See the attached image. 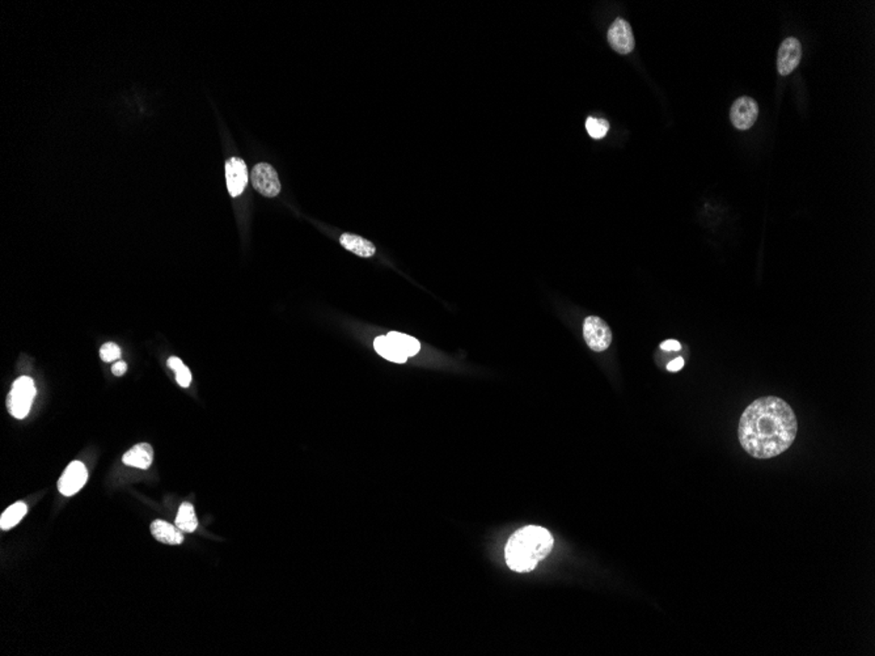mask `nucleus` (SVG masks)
<instances>
[{"label": "nucleus", "mask_w": 875, "mask_h": 656, "mask_svg": "<svg viewBox=\"0 0 875 656\" xmlns=\"http://www.w3.org/2000/svg\"><path fill=\"white\" fill-rule=\"evenodd\" d=\"M340 243L346 250L352 252L358 257L368 258L377 253V248L374 244L366 240L365 237H361L353 233H343L340 237Z\"/></svg>", "instance_id": "ddd939ff"}, {"label": "nucleus", "mask_w": 875, "mask_h": 656, "mask_svg": "<svg viewBox=\"0 0 875 656\" xmlns=\"http://www.w3.org/2000/svg\"><path fill=\"white\" fill-rule=\"evenodd\" d=\"M181 365H183V361H181L180 358H177V356H170V359H168V367L172 368L174 372H176V371L181 367Z\"/></svg>", "instance_id": "b1692460"}, {"label": "nucleus", "mask_w": 875, "mask_h": 656, "mask_svg": "<svg viewBox=\"0 0 875 656\" xmlns=\"http://www.w3.org/2000/svg\"><path fill=\"white\" fill-rule=\"evenodd\" d=\"M801 60H802L801 42L797 38H794V37L786 38L781 44L779 50H778V73H781L782 76L789 75L798 67Z\"/></svg>", "instance_id": "6e6552de"}, {"label": "nucleus", "mask_w": 875, "mask_h": 656, "mask_svg": "<svg viewBox=\"0 0 875 656\" xmlns=\"http://www.w3.org/2000/svg\"><path fill=\"white\" fill-rule=\"evenodd\" d=\"M554 540L545 528L528 525L511 536L505 547L506 563L512 572H530L537 563L547 558Z\"/></svg>", "instance_id": "f03ea898"}, {"label": "nucleus", "mask_w": 875, "mask_h": 656, "mask_svg": "<svg viewBox=\"0 0 875 656\" xmlns=\"http://www.w3.org/2000/svg\"><path fill=\"white\" fill-rule=\"evenodd\" d=\"M151 534L158 541L167 545H180L183 543V531L164 520H155L152 522Z\"/></svg>", "instance_id": "f8f14e48"}, {"label": "nucleus", "mask_w": 875, "mask_h": 656, "mask_svg": "<svg viewBox=\"0 0 875 656\" xmlns=\"http://www.w3.org/2000/svg\"><path fill=\"white\" fill-rule=\"evenodd\" d=\"M88 480V471L84 464L73 462L63 472L58 481V490L64 497H73L79 493Z\"/></svg>", "instance_id": "0eeeda50"}, {"label": "nucleus", "mask_w": 875, "mask_h": 656, "mask_svg": "<svg viewBox=\"0 0 875 656\" xmlns=\"http://www.w3.org/2000/svg\"><path fill=\"white\" fill-rule=\"evenodd\" d=\"M126 370H127V365L125 362H122V361L116 362L111 367V372L116 376H123L126 374Z\"/></svg>", "instance_id": "4be33fe9"}, {"label": "nucleus", "mask_w": 875, "mask_h": 656, "mask_svg": "<svg viewBox=\"0 0 875 656\" xmlns=\"http://www.w3.org/2000/svg\"><path fill=\"white\" fill-rule=\"evenodd\" d=\"M226 179L227 189L231 197L243 194L248 185V168L245 161L239 158H231L226 161Z\"/></svg>", "instance_id": "9d476101"}, {"label": "nucleus", "mask_w": 875, "mask_h": 656, "mask_svg": "<svg viewBox=\"0 0 875 656\" xmlns=\"http://www.w3.org/2000/svg\"><path fill=\"white\" fill-rule=\"evenodd\" d=\"M683 367H684V359L683 358H675L674 361H671L667 365V370H669V372H679Z\"/></svg>", "instance_id": "5701e85b"}, {"label": "nucleus", "mask_w": 875, "mask_h": 656, "mask_svg": "<svg viewBox=\"0 0 875 656\" xmlns=\"http://www.w3.org/2000/svg\"><path fill=\"white\" fill-rule=\"evenodd\" d=\"M251 181L260 194L269 198L277 197L282 189L277 170L268 163H260L253 167L251 172Z\"/></svg>", "instance_id": "39448f33"}, {"label": "nucleus", "mask_w": 875, "mask_h": 656, "mask_svg": "<svg viewBox=\"0 0 875 656\" xmlns=\"http://www.w3.org/2000/svg\"><path fill=\"white\" fill-rule=\"evenodd\" d=\"M122 462L127 466L146 471L154 462V450L147 443H139L123 455Z\"/></svg>", "instance_id": "9b49d317"}, {"label": "nucleus", "mask_w": 875, "mask_h": 656, "mask_svg": "<svg viewBox=\"0 0 875 656\" xmlns=\"http://www.w3.org/2000/svg\"><path fill=\"white\" fill-rule=\"evenodd\" d=\"M36 396V387L30 377L21 376L15 380L7 397V408L12 417L24 419L29 414Z\"/></svg>", "instance_id": "7ed1b4c3"}, {"label": "nucleus", "mask_w": 875, "mask_h": 656, "mask_svg": "<svg viewBox=\"0 0 875 656\" xmlns=\"http://www.w3.org/2000/svg\"><path fill=\"white\" fill-rule=\"evenodd\" d=\"M100 356L104 362H108V363L113 361H118L121 358V349L114 342H108L101 346Z\"/></svg>", "instance_id": "6ab92c4d"}, {"label": "nucleus", "mask_w": 875, "mask_h": 656, "mask_svg": "<svg viewBox=\"0 0 875 656\" xmlns=\"http://www.w3.org/2000/svg\"><path fill=\"white\" fill-rule=\"evenodd\" d=\"M608 42L611 48L619 54H629L634 49V36L628 21L616 19L608 30Z\"/></svg>", "instance_id": "1a4fd4ad"}, {"label": "nucleus", "mask_w": 875, "mask_h": 656, "mask_svg": "<svg viewBox=\"0 0 875 656\" xmlns=\"http://www.w3.org/2000/svg\"><path fill=\"white\" fill-rule=\"evenodd\" d=\"M586 130L588 135L594 139H602L607 135L609 130V123L606 120H600V118H594V117H588L586 121Z\"/></svg>", "instance_id": "a211bd4d"}, {"label": "nucleus", "mask_w": 875, "mask_h": 656, "mask_svg": "<svg viewBox=\"0 0 875 656\" xmlns=\"http://www.w3.org/2000/svg\"><path fill=\"white\" fill-rule=\"evenodd\" d=\"M176 527L186 534H192L198 528V519L195 516V507L190 503L181 504L176 518Z\"/></svg>", "instance_id": "f3484780"}, {"label": "nucleus", "mask_w": 875, "mask_h": 656, "mask_svg": "<svg viewBox=\"0 0 875 656\" xmlns=\"http://www.w3.org/2000/svg\"><path fill=\"white\" fill-rule=\"evenodd\" d=\"M586 343L596 353L604 352L612 343V331L607 322L597 316H588L584 322Z\"/></svg>", "instance_id": "20e7f679"}, {"label": "nucleus", "mask_w": 875, "mask_h": 656, "mask_svg": "<svg viewBox=\"0 0 875 656\" xmlns=\"http://www.w3.org/2000/svg\"><path fill=\"white\" fill-rule=\"evenodd\" d=\"M374 347L377 350V353L386 358L387 361L390 362H396V363H405L408 361V356L405 354L402 353L386 336H380L377 337L374 342Z\"/></svg>", "instance_id": "4468645a"}, {"label": "nucleus", "mask_w": 875, "mask_h": 656, "mask_svg": "<svg viewBox=\"0 0 875 656\" xmlns=\"http://www.w3.org/2000/svg\"><path fill=\"white\" fill-rule=\"evenodd\" d=\"M28 512V506L24 502H17L3 512L0 519V528L3 531H8L23 520Z\"/></svg>", "instance_id": "dca6fc26"}, {"label": "nucleus", "mask_w": 875, "mask_h": 656, "mask_svg": "<svg viewBox=\"0 0 875 656\" xmlns=\"http://www.w3.org/2000/svg\"><path fill=\"white\" fill-rule=\"evenodd\" d=\"M387 338H388V340H390V342H392V343H393V345H395V346H396V347H397L402 353L405 354L408 358H409V356H414V355H417V354L420 353V350H421V343L418 342V340H415L414 337H411V336L402 334V333H396V331H390L388 336H387Z\"/></svg>", "instance_id": "2eb2a0df"}, {"label": "nucleus", "mask_w": 875, "mask_h": 656, "mask_svg": "<svg viewBox=\"0 0 875 656\" xmlns=\"http://www.w3.org/2000/svg\"><path fill=\"white\" fill-rule=\"evenodd\" d=\"M798 432L797 417L788 402L768 396L743 412L738 437L743 450L755 459H772L788 450Z\"/></svg>", "instance_id": "f257e3e1"}, {"label": "nucleus", "mask_w": 875, "mask_h": 656, "mask_svg": "<svg viewBox=\"0 0 875 656\" xmlns=\"http://www.w3.org/2000/svg\"><path fill=\"white\" fill-rule=\"evenodd\" d=\"M660 349L663 352H669V353H675V352H680L681 345L675 340H666L660 343Z\"/></svg>", "instance_id": "412c9836"}, {"label": "nucleus", "mask_w": 875, "mask_h": 656, "mask_svg": "<svg viewBox=\"0 0 875 656\" xmlns=\"http://www.w3.org/2000/svg\"><path fill=\"white\" fill-rule=\"evenodd\" d=\"M174 374H176V380H177V383H179V385H180V387H183V388H188V387L190 385V383H192V374H190V371H189V368H188L186 365H181V367H180V368H179Z\"/></svg>", "instance_id": "aec40b11"}, {"label": "nucleus", "mask_w": 875, "mask_h": 656, "mask_svg": "<svg viewBox=\"0 0 875 656\" xmlns=\"http://www.w3.org/2000/svg\"><path fill=\"white\" fill-rule=\"evenodd\" d=\"M757 116H759L757 102L754 98H747V96L738 98L732 104L730 110L731 122L738 130L751 129L757 120Z\"/></svg>", "instance_id": "423d86ee"}]
</instances>
